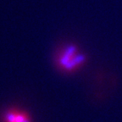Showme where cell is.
I'll use <instances>...</instances> for the list:
<instances>
[{
	"label": "cell",
	"instance_id": "cell-1",
	"mask_svg": "<svg viewBox=\"0 0 122 122\" xmlns=\"http://www.w3.org/2000/svg\"><path fill=\"white\" fill-rule=\"evenodd\" d=\"M86 62V56L74 43L60 46L55 52L54 63L58 70L65 74H73Z\"/></svg>",
	"mask_w": 122,
	"mask_h": 122
},
{
	"label": "cell",
	"instance_id": "cell-2",
	"mask_svg": "<svg viewBox=\"0 0 122 122\" xmlns=\"http://www.w3.org/2000/svg\"><path fill=\"white\" fill-rule=\"evenodd\" d=\"M0 122H32L30 114L19 107H9L0 114Z\"/></svg>",
	"mask_w": 122,
	"mask_h": 122
}]
</instances>
